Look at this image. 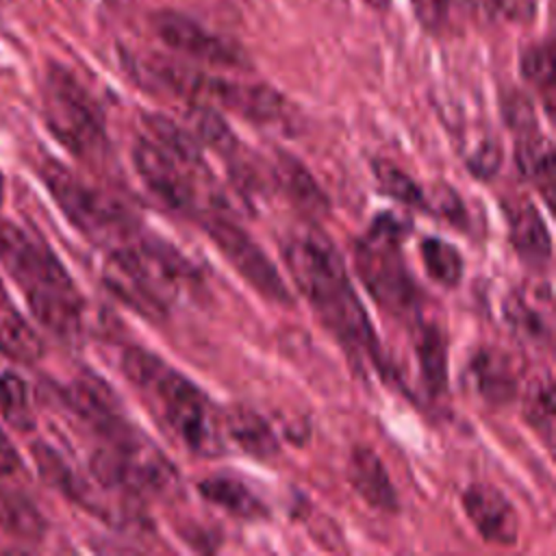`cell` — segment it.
<instances>
[{"mask_svg": "<svg viewBox=\"0 0 556 556\" xmlns=\"http://www.w3.org/2000/svg\"><path fill=\"white\" fill-rule=\"evenodd\" d=\"M282 258L295 287L337 341L356 356L376 358L371 321L332 239L313 226L298 228L285 239Z\"/></svg>", "mask_w": 556, "mask_h": 556, "instance_id": "obj_1", "label": "cell"}, {"mask_svg": "<svg viewBox=\"0 0 556 556\" xmlns=\"http://www.w3.org/2000/svg\"><path fill=\"white\" fill-rule=\"evenodd\" d=\"M122 371L176 443L198 456L224 452L222 413L189 378L143 348L124 352Z\"/></svg>", "mask_w": 556, "mask_h": 556, "instance_id": "obj_2", "label": "cell"}, {"mask_svg": "<svg viewBox=\"0 0 556 556\" xmlns=\"http://www.w3.org/2000/svg\"><path fill=\"white\" fill-rule=\"evenodd\" d=\"M0 263L24 293L41 326L63 339L80 332L85 302L46 241L13 222L0 219Z\"/></svg>", "mask_w": 556, "mask_h": 556, "instance_id": "obj_3", "label": "cell"}, {"mask_svg": "<svg viewBox=\"0 0 556 556\" xmlns=\"http://www.w3.org/2000/svg\"><path fill=\"white\" fill-rule=\"evenodd\" d=\"M193 269L174 248L159 239L132 237L109 250L104 285L130 308L150 319L169 313Z\"/></svg>", "mask_w": 556, "mask_h": 556, "instance_id": "obj_4", "label": "cell"}, {"mask_svg": "<svg viewBox=\"0 0 556 556\" xmlns=\"http://www.w3.org/2000/svg\"><path fill=\"white\" fill-rule=\"evenodd\" d=\"M41 180L63 215L91 241L115 248L137 235L130 213L113 195L89 185L65 165L46 161Z\"/></svg>", "mask_w": 556, "mask_h": 556, "instance_id": "obj_5", "label": "cell"}, {"mask_svg": "<svg viewBox=\"0 0 556 556\" xmlns=\"http://www.w3.org/2000/svg\"><path fill=\"white\" fill-rule=\"evenodd\" d=\"M106 441L91 456V473L102 486L132 497H161L178 489L176 467L132 428Z\"/></svg>", "mask_w": 556, "mask_h": 556, "instance_id": "obj_6", "label": "cell"}, {"mask_svg": "<svg viewBox=\"0 0 556 556\" xmlns=\"http://www.w3.org/2000/svg\"><path fill=\"white\" fill-rule=\"evenodd\" d=\"M43 117L52 135L78 156H93L106 146L104 115L98 102L61 65H52L46 74Z\"/></svg>", "mask_w": 556, "mask_h": 556, "instance_id": "obj_7", "label": "cell"}, {"mask_svg": "<svg viewBox=\"0 0 556 556\" xmlns=\"http://www.w3.org/2000/svg\"><path fill=\"white\" fill-rule=\"evenodd\" d=\"M356 269L371 298L391 315L417 308V287L400 254V222L380 217L369 237L356 245Z\"/></svg>", "mask_w": 556, "mask_h": 556, "instance_id": "obj_8", "label": "cell"}, {"mask_svg": "<svg viewBox=\"0 0 556 556\" xmlns=\"http://www.w3.org/2000/svg\"><path fill=\"white\" fill-rule=\"evenodd\" d=\"M154 74L174 91L193 98V102L222 106L254 122L278 119L285 109L282 96L267 85H252V83L208 76V74L193 72L172 63L156 65Z\"/></svg>", "mask_w": 556, "mask_h": 556, "instance_id": "obj_9", "label": "cell"}, {"mask_svg": "<svg viewBox=\"0 0 556 556\" xmlns=\"http://www.w3.org/2000/svg\"><path fill=\"white\" fill-rule=\"evenodd\" d=\"M132 163L150 193L172 211H200L202 204L211 200L208 195L215 193H208L213 178L206 165L187 163L150 137L137 139Z\"/></svg>", "mask_w": 556, "mask_h": 556, "instance_id": "obj_10", "label": "cell"}, {"mask_svg": "<svg viewBox=\"0 0 556 556\" xmlns=\"http://www.w3.org/2000/svg\"><path fill=\"white\" fill-rule=\"evenodd\" d=\"M204 230L213 239L215 248L224 254V258L252 289L276 304H291L289 287L280 278L278 269L241 226H237L230 217L213 213L204 219Z\"/></svg>", "mask_w": 556, "mask_h": 556, "instance_id": "obj_11", "label": "cell"}, {"mask_svg": "<svg viewBox=\"0 0 556 556\" xmlns=\"http://www.w3.org/2000/svg\"><path fill=\"white\" fill-rule=\"evenodd\" d=\"M152 26L169 48L185 56L222 67L248 65V56L237 43L204 28L189 15L178 11H159L152 15Z\"/></svg>", "mask_w": 556, "mask_h": 556, "instance_id": "obj_12", "label": "cell"}, {"mask_svg": "<svg viewBox=\"0 0 556 556\" xmlns=\"http://www.w3.org/2000/svg\"><path fill=\"white\" fill-rule=\"evenodd\" d=\"M504 319L513 334L530 345L549 348L554 337V304L547 285H523L504 300Z\"/></svg>", "mask_w": 556, "mask_h": 556, "instance_id": "obj_13", "label": "cell"}, {"mask_svg": "<svg viewBox=\"0 0 556 556\" xmlns=\"http://www.w3.org/2000/svg\"><path fill=\"white\" fill-rule=\"evenodd\" d=\"M463 508L478 534L493 545H515L519 517L504 493L491 484H471L463 493Z\"/></svg>", "mask_w": 556, "mask_h": 556, "instance_id": "obj_14", "label": "cell"}, {"mask_svg": "<svg viewBox=\"0 0 556 556\" xmlns=\"http://www.w3.org/2000/svg\"><path fill=\"white\" fill-rule=\"evenodd\" d=\"M65 402L83 421L106 439H113L130 428L122 415L115 393L98 376L85 374L72 380L65 389Z\"/></svg>", "mask_w": 556, "mask_h": 556, "instance_id": "obj_15", "label": "cell"}, {"mask_svg": "<svg viewBox=\"0 0 556 556\" xmlns=\"http://www.w3.org/2000/svg\"><path fill=\"white\" fill-rule=\"evenodd\" d=\"M471 391L491 406L508 404L517 395V371L508 354L497 348L478 350L467 367Z\"/></svg>", "mask_w": 556, "mask_h": 556, "instance_id": "obj_16", "label": "cell"}, {"mask_svg": "<svg viewBox=\"0 0 556 556\" xmlns=\"http://www.w3.org/2000/svg\"><path fill=\"white\" fill-rule=\"evenodd\" d=\"M508 235L515 252L528 265H545L552 256V237L539 213L528 200H517L506 206Z\"/></svg>", "mask_w": 556, "mask_h": 556, "instance_id": "obj_17", "label": "cell"}, {"mask_svg": "<svg viewBox=\"0 0 556 556\" xmlns=\"http://www.w3.org/2000/svg\"><path fill=\"white\" fill-rule=\"evenodd\" d=\"M348 478H350L354 491L369 506L384 510V513H393L397 508V495L391 484V478L374 450L354 447V452L350 456Z\"/></svg>", "mask_w": 556, "mask_h": 556, "instance_id": "obj_18", "label": "cell"}, {"mask_svg": "<svg viewBox=\"0 0 556 556\" xmlns=\"http://www.w3.org/2000/svg\"><path fill=\"white\" fill-rule=\"evenodd\" d=\"M515 163L521 176L534 182L545 193L547 202H552L554 174H556L554 146L536 126L517 132Z\"/></svg>", "mask_w": 556, "mask_h": 556, "instance_id": "obj_19", "label": "cell"}, {"mask_svg": "<svg viewBox=\"0 0 556 556\" xmlns=\"http://www.w3.org/2000/svg\"><path fill=\"white\" fill-rule=\"evenodd\" d=\"M222 428L226 441H232L239 450L256 458H269L278 452V439L269 424L254 410L232 406L222 413Z\"/></svg>", "mask_w": 556, "mask_h": 556, "instance_id": "obj_20", "label": "cell"}, {"mask_svg": "<svg viewBox=\"0 0 556 556\" xmlns=\"http://www.w3.org/2000/svg\"><path fill=\"white\" fill-rule=\"evenodd\" d=\"M0 354L33 363L43 354V343L28 321L17 313V308L7 298L0 285Z\"/></svg>", "mask_w": 556, "mask_h": 556, "instance_id": "obj_21", "label": "cell"}, {"mask_svg": "<svg viewBox=\"0 0 556 556\" xmlns=\"http://www.w3.org/2000/svg\"><path fill=\"white\" fill-rule=\"evenodd\" d=\"M198 491L211 504L224 508L226 513L243 519H256L265 515L263 500L241 480L230 476H211L198 482Z\"/></svg>", "mask_w": 556, "mask_h": 556, "instance_id": "obj_22", "label": "cell"}, {"mask_svg": "<svg viewBox=\"0 0 556 556\" xmlns=\"http://www.w3.org/2000/svg\"><path fill=\"white\" fill-rule=\"evenodd\" d=\"M274 174L278 178V185L285 189V193L304 211H311V213L326 211L328 200L302 163H298L289 154H280L274 165Z\"/></svg>", "mask_w": 556, "mask_h": 556, "instance_id": "obj_23", "label": "cell"}, {"mask_svg": "<svg viewBox=\"0 0 556 556\" xmlns=\"http://www.w3.org/2000/svg\"><path fill=\"white\" fill-rule=\"evenodd\" d=\"M43 528V517L35 504L26 495L0 484V530L17 539L37 541Z\"/></svg>", "mask_w": 556, "mask_h": 556, "instance_id": "obj_24", "label": "cell"}, {"mask_svg": "<svg viewBox=\"0 0 556 556\" xmlns=\"http://www.w3.org/2000/svg\"><path fill=\"white\" fill-rule=\"evenodd\" d=\"M415 352L426 387L432 393L443 391L447 380V350L441 330L437 326H421Z\"/></svg>", "mask_w": 556, "mask_h": 556, "instance_id": "obj_25", "label": "cell"}, {"mask_svg": "<svg viewBox=\"0 0 556 556\" xmlns=\"http://www.w3.org/2000/svg\"><path fill=\"white\" fill-rule=\"evenodd\" d=\"M187 122H189V132L206 143L208 148L222 152V154H232V150L237 148V137L230 130V126L226 124V119L208 104H200L193 102L191 109L187 111Z\"/></svg>", "mask_w": 556, "mask_h": 556, "instance_id": "obj_26", "label": "cell"}, {"mask_svg": "<svg viewBox=\"0 0 556 556\" xmlns=\"http://www.w3.org/2000/svg\"><path fill=\"white\" fill-rule=\"evenodd\" d=\"M421 258H424V267H426L428 276L434 282H439L447 289H452L460 282L463 256L452 243H447L439 237H426L421 241Z\"/></svg>", "mask_w": 556, "mask_h": 556, "instance_id": "obj_27", "label": "cell"}, {"mask_svg": "<svg viewBox=\"0 0 556 556\" xmlns=\"http://www.w3.org/2000/svg\"><path fill=\"white\" fill-rule=\"evenodd\" d=\"M526 419L549 445L554 432V384L549 378L536 380L530 387L526 395Z\"/></svg>", "mask_w": 556, "mask_h": 556, "instance_id": "obj_28", "label": "cell"}, {"mask_svg": "<svg viewBox=\"0 0 556 556\" xmlns=\"http://www.w3.org/2000/svg\"><path fill=\"white\" fill-rule=\"evenodd\" d=\"M521 72L526 80L536 85L547 100V109H552V91H554V48L552 43H539L523 52Z\"/></svg>", "mask_w": 556, "mask_h": 556, "instance_id": "obj_29", "label": "cell"}, {"mask_svg": "<svg viewBox=\"0 0 556 556\" xmlns=\"http://www.w3.org/2000/svg\"><path fill=\"white\" fill-rule=\"evenodd\" d=\"M0 410L17 426L28 424V387L15 369L4 365H0Z\"/></svg>", "mask_w": 556, "mask_h": 556, "instance_id": "obj_30", "label": "cell"}, {"mask_svg": "<svg viewBox=\"0 0 556 556\" xmlns=\"http://www.w3.org/2000/svg\"><path fill=\"white\" fill-rule=\"evenodd\" d=\"M376 178L378 185L382 189V193L404 202V204H419L426 206V193L421 191V187L404 172H400L397 167H391L387 163H380L376 167Z\"/></svg>", "mask_w": 556, "mask_h": 556, "instance_id": "obj_31", "label": "cell"}, {"mask_svg": "<svg viewBox=\"0 0 556 556\" xmlns=\"http://www.w3.org/2000/svg\"><path fill=\"white\" fill-rule=\"evenodd\" d=\"M467 167L480 176V178H489L497 172L502 154H500V146L493 141V137H480L471 148H467Z\"/></svg>", "mask_w": 556, "mask_h": 556, "instance_id": "obj_32", "label": "cell"}, {"mask_svg": "<svg viewBox=\"0 0 556 556\" xmlns=\"http://www.w3.org/2000/svg\"><path fill=\"white\" fill-rule=\"evenodd\" d=\"M415 17L428 30H439L447 22L450 0H410Z\"/></svg>", "mask_w": 556, "mask_h": 556, "instance_id": "obj_33", "label": "cell"}, {"mask_svg": "<svg viewBox=\"0 0 556 556\" xmlns=\"http://www.w3.org/2000/svg\"><path fill=\"white\" fill-rule=\"evenodd\" d=\"M22 467V458L13 441L0 428V476H13Z\"/></svg>", "mask_w": 556, "mask_h": 556, "instance_id": "obj_34", "label": "cell"}, {"mask_svg": "<svg viewBox=\"0 0 556 556\" xmlns=\"http://www.w3.org/2000/svg\"><path fill=\"white\" fill-rule=\"evenodd\" d=\"M502 11L515 20H523L526 13H532V0H497Z\"/></svg>", "mask_w": 556, "mask_h": 556, "instance_id": "obj_35", "label": "cell"}, {"mask_svg": "<svg viewBox=\"0 0 556 556\" xmlns=\"http://www.w3.org/2000/svg\"><path fill=\"white\" fill-rule=\"evenodd\" d=\"M2 189H4V180H2V174H0V202H2Z\"/></svg>", "mask_w": 556, "mask_h": 556, "instance_id": "obj_36", "label": "cell"}]
</instances>
